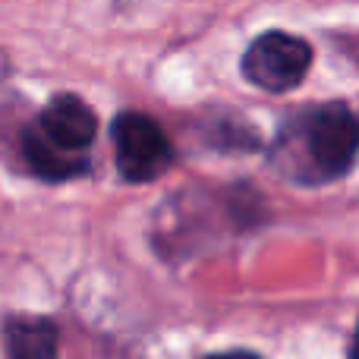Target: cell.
<instances>
[{
	"instance_id": "cell-1",
	"label": "cell",
	"mask_w": 359,
	"mask_h": 359,
	"mask_svg": "<svg viewBox=\"0 0 359 359\" xmlns=\"http://www.w3.org/2000/svg\"><path fill=\"white\" fill-rule=\"evenodd\" d=\"M268 161L299 186L334 183L356 164L359 117L341 101L303 107L280 123Z\"/></svg>"
},
{
	"instance_id": "cell-2",
	"label": "cell",
	"mask_w": 359,
	"mask_h": 359,
	"mask_svg": "<svg viewBox=\"0 0 359 359\" xmlns=\"http://www.w3.org/2000/svg\"><path fill=\"white\" fill-rule=\"evenodd\" d=\"M98 136V117L79 95H57L22 133L25 161L44 180H69L88 170L86 151Z\"/></svg>"
},
{
	"instance_id": "cell-3",
	"label": "cell",
	"mask_w": 359,
	"mask_h": 359,
	"mask_svg": "<svg viewBox=\"0 0 359 359\" xmlns=\"http://www.w3.org/2000/svg\"><path fill=\"white\" fill-rule=\"evenodd\" d=\"M312 69L309 41L290 32H265L243 54V76L262 92H290Z\"/></svg>"
},
{
	"instance_id": "cell-4",
	"label": "cell",
	"mask_w": 359,
	"mask_h": 359,
	"mask_svg": "<svg viewBox=\"0 0 359 359\" xmlns=\"http://www.w3.org/2000/svg\"><path fill=\"white\" fill-rule=\"evenodd\" d=\"M114 149L126 183H149L174 168V145L149 114H120L114 120Z\"/></svg>"
},
{
	"instance_id": "cell-5",
	"label": "cell",
	"mask_w": 359,
	"mask_h": 359,
	"mask_svg": "<svg viewBox=\"0 0 359 359\" xmlns=\"http://www.w3.org/2000/svg\"><path fill=\"white\" fill-rule=\"evenodd\" d=\"M4 347L16 359H50L60 350L57 325L38 316H16L4 328Z\"/></svg>"
},
{
	"instance_id": "cell-6",
	"label": "cell",
	"mask_w": 359,
	"mask_h": 359,
	"mask_svg": "<svg viewBox=\"0 0 359 359\" xmlns=\"http://www.w3.org/2000/svg\"><path fill=\"white\" fill-rule=\"evenodd\" d=\"M331 41H334L337 48H341L344 54L359 67V35H337V38H331Z\"/></svg>"
},
{
	"instance_id": "cell-7",
	"label": "cell",
	"mask_w": 359,
	"mask_h": 359,
	"mask_svg": "<svg viewBox=\"0 0 359 359\" xmlns=\"http://www.w3.org/2000/svg\"><path fill=\"white\" fill-rule=\"evenodd\" d=\"M350 356L359 359V322H356V334H353V344H350Z\"/></svg>"
}]
</instances>
